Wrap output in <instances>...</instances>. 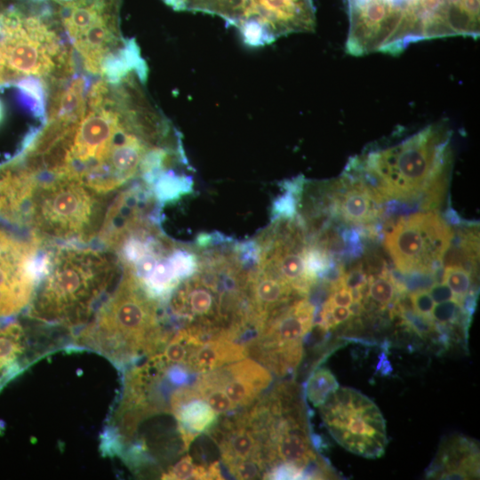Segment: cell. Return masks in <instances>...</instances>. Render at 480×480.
<instances>
[{"label":"cell","mask_w":480,"mask_h":480,"mask_svg":"<svg viewBox=\"0 0 480 480\" xmlns=\"http://www.w3.org/2000/svg\"><path fill=\"white\" fill-rule=\"evenodd\" d=\"M135 132L110 83L100 78L90 85L81 119L48 118L23 154L22 163L34 175L71 179L100 194L111 195L136 175Z\"/></svg>","instance_id":"obj_1"},{"label":"cell","mask_w":480,"mask_h":480,"mask_svg":"<svg viewBox=\"0 0 480 480\" xmlns=\"http://www.w3.org/2000/svg\"><path fill=\"white\" fill-rule=\"evenodd\" d=\"M117 256L98 244L44 243L28 319L74 334L85 325L117 283Z\"/></svg>","instance_id":"obj_2"},{"label":"cell","mask_w":480,"mask_h":480,"mask_svg":"<svg viewBox=\"0 0 480 480\" xmlns=\"http://www.w3.org/2000/svg\"><path fill=\"white\" fill-rule=\"evenodd\" d=\"M348 53H399L412 43L476 37L479 0H347Z\"/></svg>","instance_id":"obj_3"},{"label":"cell","mask_w":480,"mask_h":480,"mask_svg":"<svg viewBox=\"0 0 480 480\" xmlns=\"http://www.w3.org/2000/svg\"><path fill=\"white\" fill-rule=\"evenodd\" d=\"M163 305L122 267L116 285L89 322L73 334L71 347L88 348L118 367L155 354L170 337Z\"/></svg>","instance_id":"obj_4"},{"label":"cell","mask_w":480,"mask_h":480,"mask_svg":"<svg viewBox=\"0 0 480 480\" xmlns=\"http://www.w3.org/2000/svg\"><path fill=\"white\" fill-rule=\"evenodd\" d=\"M448 131L432 124L385 148L360 156L384 200L420 199L423 208L440 204L451 162Z\"/></svg>","instance_id":"obj_5"},{"label":"cell","mask_w":480,"mask_h":480,"mask_svg":"<svg viewBox=\"0 0 480 480\" xmlns=\"http://www.w3.org/2000/svg\"><path fill=\"white\" fill-rule=\"evenodd\" d=\"M33 175L21 227L44 243L91 244L100 232L111 195L64 177Z\"/></svg>","instance_id":"obj_6"},{"label":"cell","mask_w":480,"mask_h":480,"mask_svg":"<svg viewBox=\"0 0 480 480\" xmlns=\"http://www.w3.org/2000/svg\"><path fill=\"white\" fill-rule=\"evenodd\" d=\"M183 11L218 16L249 46L270 44L293 33L314 29L313 0H186Z\"/></svg>","instance_id":"obj_7"},{"label":"cell","mask_w":480,"mask_h":480,"mask_svg":"<svg viewBox=\"0 0 480 480\" xmlns=\"http://www.w3.org/2000/svg\"><path fill=\"white\" fill-rule=\"evenodd\" d=\"M80 67L101 76L103 65L125 52L131 39L120 29L121 0H50Z\"/></svg>","instance_id":"obj_8"},{"label":"cell","mask_w":480,"mask_h":480,"mask_svg":"<svg viewBox=\"0 0 480 480\" xmlns=\"http://www.w3.org/2000/svg\"><path fill=\"white\" fill-rule=\"evenodd\" d=\"M43 242L0 220V323L25 315L38 279Z\"/></svg>","instance_id":"obj_9"},{"label":"cell","mask_w":480,"mask_h":480,"mask_svg":"<svg viewBox=\"0 0 480 480\" xmlns=\"http://www.w3.org/2000/svg\"><path fill=\"white\" fill-rule=\"evenodd\" d=\"M453 233L436 212H418L399 220L386 236L385 246L405 275H433L441 266Z\"/></svg>","instance_id":"obj_10"},{"label":"cell","mask_w":480,"mask_h":480,"mask_svg":"<svg viewBox=\"0 0 480 480\" xmlns=\"http://www.w3.org/2000/svg\"><path fill=\"white\" fill-rule=\"evenodd\" d=\"M162 208L151 188L139 178L120 188L110 199L96 238L97 244L114 252L129 233L149 222L162 228Z\"/></svg>","instance_id":"obj_11"},{"label":"cell","mask_w":480,"mask_h":480,"mask_svg":"<svg viewBox=\"0 0 480 480\" xmlns=\"http://www.w3.org/2000/svg\"><path fill=\"white\" fill-rule=\"evenodd\" d=\"M200 374L221 389L238 409L252 405L273 380L271 372L251 358Z\"/></svg>","instance_id":"obj_12"},{"label":"cell","mask_w":480,"mask_h":480,"mask_svg":"<svg viewBox=\"0 0 480 480\" xmlns=\"http://www.w3.org/2000/svg\"><path fill=\"white\" fill-rule=\"evenodd\" d=\"M170 391L165 413H171L175 419L184 451H188L198 435L207 433L216 425L219 415L200 396L194 385L179 386Z\"/></svg>","instance_id":"obj_13"},{"label":"cell","mask_w":480,"mask_h":480,"mask_svg":"<svg viewBox=\"0 0 480 480\" xmlns=\"http://www.w3.org/2000/svg\"><path fill=\"white\" fill-rule=\"evenodd\" d=\"M334 212L353 224H366L379 215L378 204L381 201L359 180L343 174L335 184Z\"/></svg>","instance_id":"obj_14"},{"label":"cell","mask_w":480,"mask_h":480,"mask_svg":"<svg viewBox=\"0 0 480 480\" xmlns=\"http://www.w3.org/2000/svg\"><path fill=\"white\" fill-rule=\"evenodd\" d=\"M248 355L245 345L218 335L198 344L191 352L185 368L190 373H204L245 358Z\"/></svg>","instance_id":"obj_15"},{"label":"cell","mask_w":480,"mask_h":480,"mask_svg":"<svg viewBox=\"0 0 480 480\" xmlns=\"http://www.w3.org/2000/svg\"><path fill=\"white\" fill-rule=\"evenodd\" d=\"M161 207L172 204L193 190V180L183 169H172L160 175L150 186Z\"/></svg>","instance_id":"obj_16"},{"label":"cell","mask_w":480,"mask_h":480,"mask_svg":"<svg viewBox=\"0 0 480 480\" xmlns=\"http://www.w3.org/2000/svg\"><path fill=\"white\" fill-rule=\"evenodd\" d=\"M338 388L339 383L332 372L326 368H318L308 379L305 390L308 401L318 407Z\"/></svg>","instance_id":"obj_17"},{"label":"cell","mask_w":480,"mask_h":480,"mask_svg":"<svg viewBox=\"0 0 480 480\" xmlns=\"http://www.w3.org/2000/svg\"><path fill=\"white\" fill-rule=\"evenodd\" d=\"M161 478L170 480L208 479L207 465L196 464L192 457L187 454L163 472Z\"/></svg>","instance_id":"obj_18"},{"label":"cell","mask_w":480,"mask_h":480,"mask_svg":"<svg viewBox=\"0 0 480 480\" xmlns=\"http://www.w3.org/2000/svg\"><path fill=\"white\" fill-rule=\"evenodd\" d=\"M443 283L447 284L461 304L468 294L471 285L470 271L460 265H446L444 269Z\"/></svg>","instance_id":"obj_19"},{"label":"cell","mask_w":480,"mask_h":480,"mask_svg":"<svg viewBox=\"0 0 480 480\" xmlns=\"http://www.w3.org/2000/svg\"><path fill=\"white\" fill-rule=\"evenodd\" d=\"M368 294L371 298L382 306L390 304L396 295V287L394 277L384 273L377 277H367Z\"/></svg>","instance_id":"obj_20"},{"label":"cell","mask_w":480,"mask_h":480,"mask_svg":"<svg viewBox=\"0 0 480 480\" xmlns=\"http://www.w3.org/2000/svg\"><path fill=\"white\" fill-rule=\"evenodd\" d=\"M303 470L291 463L281 462L263 475V479H302Z\"/></svg>","instance_id":"obj_21"},{"label":"cell","mask_w":480,"mask_h":480,"mask_svg":"<svg viewBox=\"0 0 480 480\" xmlns=\"http://www.w3.org/2000/svg\"><path fill=\"white\" fill-rule=\"evenodd\" d=\"M409 298L413 310L422 316L431 317V311L435 302L428 290H416L411 292Z\"/></svg>","instance_id":"obj_22"},{"label":"cell","mask_w":480,"mask_h":480,"mask_svg":"<svg viewBox=\"0 0 480 480\" xmlns=\"http://www.w3.org/2000/svg\"><path fill=\"white\" fill-rule=\"evenodd\" d=\"M326 301L332 306L348 307L353 302L351 291L344 285L333 287Z\"/></svg>","instance_id":"obj_23"},{"label":"cell","mask_w":480,"mask_h":480,"mask_svg":"<svg viewBox=\"0 0 480 480\" xmlns=\"http://www.w3.org/2000/svg\"><path fill=\"white\" fill-rule=\"evenodd\" d=\"M367 284V276L361 266L353 268L348 273H345L343 285L349 290L361 289Z\"/></svg>","instance_id":"obj_24"},{"label":"cell","mask_w":480,"mask_h":480,"mask_svg":"<svg viewBox=\"0 0 480 480\" xmlns=\"http://www.w3.org/2000/svg\"><path fill=\"white\" fill-rule=\"evenodd\" d=\"M428 292H429L431 298L436 303H440L451 300H458L456 295L444 283H434L428 288Z\"/></svg>","instance_id":"obj_25"},{"label":"cell","mask_w":480,"mask_h":480,"mask_svg":"<svg viewBox=\"0 0 480 480\" xmlns=\"http://www.w3.org/2000/svg\"><path fill=\"white\" fill-rule=\"evenodd\" d=\"M323 305L329 309L336 325L347 321L351 316L350 310L348 307L332 306L326 300Z\"/></svg>","instance_id":"obj_26"},{"label":"cell","mask_w":480,"mask_h":480,"mask_svg":"<svg viewBox=\"0 0 480 480\" xmlns=\"http://www.w3.org/2000/svg\"><path fill=\"white\" fill-rule=\"evenodd\" d=\"M167 5L176 11H183L186 0H163Z\"/></svg>","instance_id":"obj_27"}]
</instances>
